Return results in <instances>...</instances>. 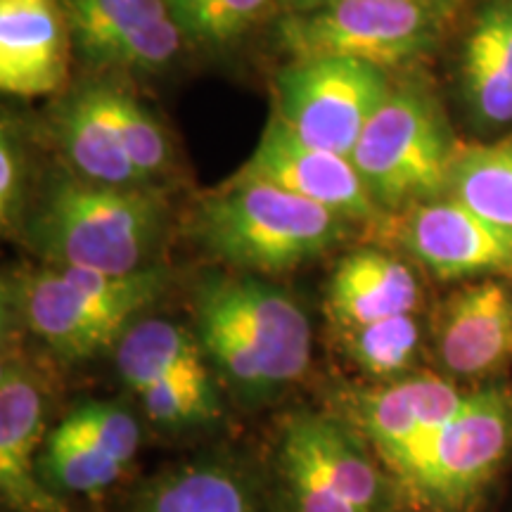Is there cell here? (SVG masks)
<instances>
[{
	"label": "cell",
	"instance_id": "obj_29",
	"mask_svg": "<svg viewBox=\"0 0 512 512\" xmlns=\"http://www.w3.org/2000/svg\"><path fill=\"white\" fill-rule=\"evenodd\" d=\"M24 188H27V157L17 131L3 124L0 133V221L5 233L24 226Z\"/></svg>",
	"mask_w": 512,
	"mask_h": 512
},
{
	"label": "cell",
	"instance_id": "obj_19",
	"mask_svg": "<svg viewBox=\"0 0 512 512\" xmlns=\"http://www.w3.org/2000/svg\"><path fill=\"white\" fill-rule=\"evenodd\" d=\"M138 512H254L242 479L219 463H192L147 486Z\"/></svg>",
	"mask_w": 512,
	"mask_h": 512
},
{
	"label": "cell",
	"instance_id": "obj_31",
	"mask_svg": "<svg viewBox=\"0 0 512 512\" xmlns=\"http://www.w3.org/2000/svg\"><path fill=\"white\" fill-rule=\"evenodd\" d=\"M420 3H427V5H434V3H439V0H420Z\"/></svg>",
	"mask_w": 512,
	"mask_h": 512
},
{
	"label": "cell",
	"instance_id": "obj_28",
	"mask_svg": "<svg viewBox=\"0 0 512 512\" xmlns=\"http://www.w3.org/2000/svg\"><path fill=\"white\" fill-rule=\"evenodd\" d=\"M57 430L83 441V444L100 448L126 467L136 458L140 444V427L136 418L119 403H81L57 425Z\"/></svg>",
	"mask_w": 512,
	"mask_h": 512
},
{
	"label": "cell",
	"instance_id": "obj_30",
	"mask_svg": "<svg viewBox=\"0 0 512 512\" xmlns=\"http://www.w3.org/2000/svg\"><path fill=\"white\" fill-rule=\"evenodd\" d=\"M290 12H311L318 8H325V5L335 3V0H280Z\"/></svg>",
	"mask_w": 512,
	"mask_h": 512
},
{
	"label": "cell",
	"instance_id": "obj_20",
	"mask_svg": "<svg viewBox=\"0 0 512 512\" xmlns=\"http://www.w3.org/2000/svg\"><path fill=\"white\" fill-rule=\"evenodd\" d=\"M299 420L337 494L356 512H382V477L351 434L323 415L299 413Z\"/></svg>",
	"mask_w": 512,
	"mask_h": 512
},
{
	"label": "cell",
	"instance_id": "obj_3",
	"mask_svg": "<svg viewBox=\"0 0 512 512\" xmlns=\"http://www.w3.org/2000/svg\"><path fill=\"white\" fill-rule=\"evenodd\" d=\"M347 219L283 188L256 181L223 183L197 202L190 233L228 266L287 273L330 252Z\"/></svg>",
	"mask_w": 512,
	"mask_h": 512
},
{
	"label": "cell",
	"instance_id": "obj_23",
	"mask_svg": "<svg viewBox=\"0 0 512 512\" xmlns=\"http://www.w3.org/2000/svg\"><path fill=\"white\" fill-rule=\"evenodd\" d=\"M126 465L55 427L38 458V477L53 491L95 494L124 475Z\"/></svg>",
	"mask_w": 512,
	"mask_h": 512
},
{
	"label": "cell",
	"instance_id": "obj_11",
	"mask_svg": "<svg viewBox=\"0 0 512 512\" xmlns=\"http://www.w3.org/2000/svg\"><path fill=\"white\" fill-rule=\"evenodd\" d=\"M5 306L62 361H83L117 344L124 323L88 302L60 266L12 275L3 285Z\"/></svg>",
	"mask_w": 512,
	"mask_h": 512
},
{
	"label": "cell",
	"instance_id": "obj_18",
	"mask_svg": "<svg viewBox=\"0 0 512 512\" xmlns=\"http://www.w3.org/2000/svg\"><path fill=\"white\" fill-rule=\"evenodd\" d=\"M117 370L133 392L150 387H214L200 339L162 318L133 323L117 342Z\"/></svg>",
	"mask_w": 512,
	"mask_h": 512
},
{
	"label": "cell",
	"instance_id": "obj_12",
	"mask_svg": "<svg viewBox=\"0 0 512 512\" xmlns=\"http://www.w3.org/2000/svg\"><path fill=\"white\" fill-rule=\"evenodd\" d=\"M69 22L60 0H0V88L43 98L67 81Z\"/></svg>",
	"mask_w": 512,
	"mask_h": 512
},
{
	"label": "cell",
	"instance_id": "obj_21",
	"mask_svg": "<svg viewBox=\"0 0 512 512\" xmlns=\"http://www.w3.org/2000/svg\"><path fill=\"white\" fill-rule=\"evenodd\" d=\"M448 190L484 219L512 228V138L458 150Z\"/></svg>",
	"mask_w": 512,
	"mask_h": 512
},
{
	"label": "cell",
	"instance_id": "obj_10",
	"mask_svg": "<svg viewBox=\"0 0 512 512\" xmlns=\"http://www.w3.org/2000/svg\"><path fill=\"white\" fill-rule=\"evenodd\" d=\"M399 240L437 278L512 273V228L484 219L456 197L413 204L399 223Z\"/></svg>",
	"mask_w": 512,
	"mask_h": 512
},
{
	"label": "cell",
	"instance_id": "obj_24",
	"mask_svg": "<svg viewBox=\"0 0 512 512\" xmlns=\"http://www.w3.org/2000/svg\"><path fill=\"white\" fill-rule=\"evenodd\" d=\"M344 349L356 368L370 377H394L413 366L420 347V330L413 313L382 318L342 330Z\"/></svg>",
	"mask_w": 512,
	"mask_h": 512
},
{
	"label": "cell",
	"instance_id": "obj_5",
	"mask_svg": "<svg viewBox=\"0 0 512 512\" xmlns=\"http://www.w3.org/2000/svg\"><path fill=\"white\" fill-rule=\"evenodd\" d=\"M437 19L420 0H335L280 22V43L297 60L347 57L387 69L432 50Z\"/></svg>",
	"mask_w": 512,
	"mask_h": 512
},
{
	"label": "cell",
	"instance_id": "obj_8",
	"mask_svg": "<svg viewBox=\"0 0 512 512\" xmlns=\"http://www.w3.org/2000/svg\"><path fill=\"white\" fill-rule=\"evenodd\" d=\"M512 446V399L503 389L465 394L448 418L415 494L437 508H463Z\"/></svg>",
	"mask_w": 512,
	"mask_h": 512
},
{
	"label": "cell",
	"instance_id": "obj_4",
	"mask_svg": "<svg viewBox=\"0 0 512 512\" xmlns=\"http://www.w3.org/2000/svg\"><path fill=\"white\" fill-rule=\"evenodd\" d=\"M456 157L439 107L408 86L387 95L351 152L363 185L384 209L437 200L448 190Z\"/></svg>",
	"mask_w": 512,
	"mask_h": 512
},
{
	"label": "cell",
	"instance_id": "obj_7",
	"mask_svg": "<svg viewBox=\"0 0 512 512\" xmlns=\"http://www.w3.org/2000/svg\"><path fill=\"white\" fill-rule=\"evenodd\" d=\"M465 394L437 375H411L358 392L351 415L389 470L418 489L444 425Z\"/></svg>",
	"mask_w": 512,
	"mask_h": 512
},
{
	"label": "cell",
	"instance_id": "obj_13",
	"mask_svg": "<svg viewBox=\"0 0 512 512\" xmlns=\"http://www.w3.org/2000/svg\"><path fill=\"white\" fill-rule=\"evenodd\" d=\"M43 396L34 375L5 356L0 370V496L10 512H69L38 477Z\"/></svg>",
	"mask_w": 512,
	"mask_h": 512
},
{
	"label": "cell",
	"instance_id": "obj_16",
	"mask_svg": "<svg viewBox=\"0 0 512 512\" xmlns=\"http://www.w3.org/2000/svg\"><path fill=\"white\" fill-rule=\"evenodd\" d=\"M463 93L482 124L512 121V0H486L463 48Z\"/></svg>",
	"mask_w": 512,
	"mask_h": 512
},
{
	"label": "cell",
	"instance_id": "obj_25",
	"mask_svg": "<svg viewBox=\"0 0 512 512\" xmlns=\"http://www.w3.org/2000/svg\"><path fill=\"white\" fill-rule=\"evenodd\" d=\"M100 98L117 128L128 159L145 181L164 174L171 162V145L159 121L136 100V95L112 83H100Z\"/></svg>",
	"mask_w": 512,
	"mask_h": 512
},
{
	"label": "cell",
	"instance_id": "obj_27",
	"mask_svg": "<svg viewBox=\"0 0 512 512\" xmlns=\"http://www.w3.org/2000/svg\"><path fill=\"white\" fill-rule=\"evenodd\" d=\"M171 17L192 41L223 48L245 36L271 0H164Z\"/></svg>",
	"mask_w": 512,
	"mask_h": 512
},
{
	"label": "cell",
	"instance_id": "obj_15",
	"mask_svg": "<svg viewBox=\"0 0 512 512\" xmlns=\"http://www.w3.org/2000/svg\"><path fill=\"white\" fill-rule=\"evenodd\" d=\"M420 299L411 268L377 249L351 252L339 261L328 285V313L342 330L413 313Z\"/></svg>",
	"mask_w": 512,
	"mask_h": 512
},
{
	"label": "cell",
	"instance_id": "obj_1",
	"mask_svg": "<svg viewBox=\"0 0 512 512\" xmlns=\"http://www.w3.org/2000/svg\"><path fill=\"white\" fill-rule=\"evenodd\" d=\"M192 311L204 356L252 399L297 382L309 368V318L275 285L211 275L197 285Z\"/></svg>",
	"mask_w": 512,
	"mask_h": 512
},
{
	"label": "cell",
	"instance_id": "obj_26",
	"mask_svg": "<svg viewBox=\"0 0 512 512\" xmlns=\"http://www.w3.org/2000/svg\"><path fill=\"white\" fill-rule=\"evenodd\" d=\"M280 465H283L294 512H356L332 486L328 472L323 470L306 437L299 415H292L283 430Z\"/></svg>",
	"mask_w": 512,
	"mask_h": 512
},
{
	"label": "cell",
	"instance_id": "obj_17",
	"mask_svg": "<svg viewBox=\"0 0 512 512\" xmlns=\"http://www.w3.org/2000/svg\"><path fill=\"white\" fill-rule=\"evenodd\" d=\"M55 133L64 155L86 181L136 188L147 181L128 159L117 128L100 98V83L76 88L55 117Z\"/></svg>",
	"mask_w": 512,
	"mask_h": 512
},
{
	"label": "cell",
	"instance_id": "obj_6",
	"mask_svg": "<svg viewBox=\"0 0 512 512\" xmlns=\"http://www.w3.org/2000/svg\"><path fill=\"white\" fill-rule=\"evenodd\" d=\"M392 93L382 67L347 57L297 60L278 74L275 114L304 143L349 157Z\"/></svg>",
	"mask_w": 512,
	"mask_h": 512
},
{
	"label": "cell",
	"instance_id": "obj_14",
	"mask_svg": "<svg viewBox=\"0 0 512 512\" xmlns=\"http://www.w3.org/2000/svg\"><path fill=\"white\" fill-rule=\"evenodd\" d=\"M439 361L458 377L496 370L512 351V299L501 283L463 287L448 299L437 330Z\"/></svg>",
	"mask_w": 512,
	"mask_h": 512
},
{
	"label": "cell",
	"instance_id": "obj_22",
	"mask_svg": "<svg viewBox=\"0 0 512 512\" xmlns=\"http://www.w3.org/2000/svg\"><path fill=\"white\" fill-rule=\"evenodd\" d=\"M60 3L76 48L93 64H98L100 55L128 31L171 17L164 0H60Z\"/></svg>",
	"mask_w": 512,
	"mask_h": 512
},
{
	"label": "cell",
	"instance_id": "obj_2",
	"mask_svg": "<svg viewBox=\"0 0 512 512\" xmlns=\"http://www.w3.org/2000/svg\"><path fill=\"white\" fill-rule=\"evenodd\" d=\"M22 230L27 245L55 266L136 273L147 268L162 238L164 202L143 185L60 176Z\"/></svg>",
	"mask_w": 512,
	"mask_h": 512
},
{
	"label": "cell",
	"instance_id": "obj_9",
	"mask_svg": "<svg viewBox=\"0 0 512 512\" xmlns=\"http://www.w3.org/2000/svg\"><path fill=\"white\" fill-rule=\"evenodd\" d=\"M233 181L275 185L347 221H373L380 209L349 157L304 143L275 112L252 157L240 166Z\"/></svg>",
	"mask_w": 512,
	"mask_h": 512
}]
</instances>
